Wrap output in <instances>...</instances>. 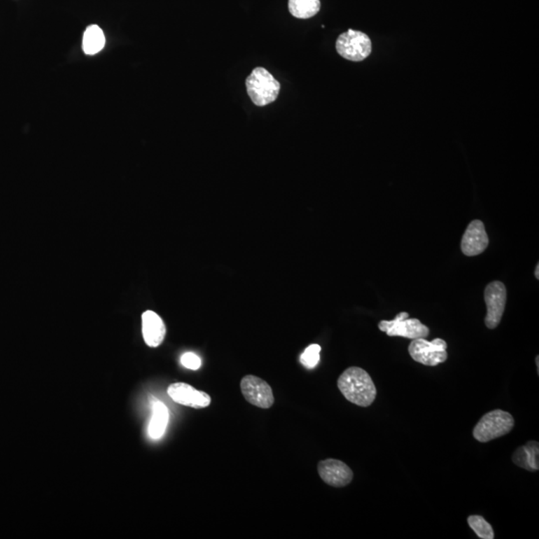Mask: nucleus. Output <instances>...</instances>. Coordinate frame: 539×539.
I'll use <instances>...</instances> for the list:
<instances>
[{
  "label": "nucleus",
  "instance_id": "nucleus-10",
  "mask_svg": "<svg viewBox=\"0 0 539 539\" xmlns=\"http://www.w3.org/2000/svg\"><path fill=\"white\" fill-rule=\"evenodd\" d=\"M167 393L177 404L192 409H205L211 405V397L207 393L196 390L185 383H174L169 386Z\"/></svg>",
  "mask_w": 539,
  "mask_h": 539
},
{
  "label": "nucleus",
  "instance_id": "nucleus-14",
  "mask_svg": "<svg viewBox=\"0 0 539 539\" xmlns=\"http://www.w3.org/2000/svg\"><path fill=\"white\" fill-rule=\"evenodd\" d=\"M168 421L169 412L166 405L161 402H154L148 428L149 437L152 440H159L163 437L167 428Z\"/></svg>",
  "mask_w": 539,
  "mask_h": 539
},
{
  "label": "nucleus",
  "instance_id": "nucleus-21",
  "mask_svg": "<svg viewBox=\"0 0 539 539\" xmlns=\"http://www.w3.org/2000/svg\"><path fill=\"white\" fill-rule=\"evenodd\" d=\"M536 367H538V374H539V357H538V356L536 358Z\"/></svg>",
  "mask_w": 539,
  "mask_h": 539
},
{
  "label": "nucleus",
  "instance_id": "nucleus-4",
  "mask_svg": "<svg viewBox=\"0 0 539 539\" xmlns=\"http://www.w3.org/2000/svg\"><path fill=\"white\" fill-rule=\"evenodd\" d=\"M336 49L344 59L360 62L372 52L371 38L364 32L349 29L337 39Z\"/></svg>",
  "mask_w": 539,
  "mask_h": 539
},
{
  "label": "nucleus",
  "instance_id": "nucleus-17",
  "mask_svg": "<svg viewBox=\"0 0 539 539\" xmlns=\"http://www.w3.org/2000/svg\"><path fill=\"white\" fill-rule=\"evenodd\" d=\"M468 526L475 531V534L482 539H493V528L489 522L480 517V515H470L468 519Z\"/></svg>",
  "mask_w": 539,
  "mask_h": 539
},
{
  "label": "nucleus",
  "instance_id": "nucleus-16",
  "mask_svg": "<svg viewBox=\"0 0 539 539\" xmlns=\"http://www.w3.org/2000/svg\"><path fill=\"white\" fill-rule=\"evenodd\" d=\"M290 13L299 20L314 18L320 11V0H289Z\"/></svg>",
  "mask_w": 539,
  "mask_h": 539
},
{
  "label": "nucleus",
  "instance_id": "nucleus-12",
  "mask_svg": "<svg viewBox=\"0 0 539 539\" xmlns=\"http://www.w3.org/2000/svg\"><path fill=\"white\" fill-rule=\"evenodd\" d=\"M142 334L145 343L150 348H157L163 343L166 336V326L155 312L146 311L143 314Z\"/></svg>",
  "mask_w": 539,
  "mask_h": 539
},
{
  "label": "nucleus",
  "instance_id": "nucleus-1",
  "mask_svg": "<svg viewBox=\"0 0 539 539\" xmlns=\"http://www.w3.org/2000/svg\"><path fill=\"white\" fill-rule=\"evenodd\" d=\"M337 388L346 400L358 407H370L376 400V386L362 368L346 369L337 379Z\"/></svg>",
  "mask_w": 539,
  "mask_h": 539
},
{
  "label": "nucleus",
  "instance_id": "nucleus-5",
  "mask_svg": "<svg viewBox=\"0 0 539 539\" xmlns=\"http://www.w3.org/2000/svg\"><path fill=\"white\" fill-rule=\"evenodd\" d=\"M409 353L414 362L435 367L447 360V344L444 340L435 339L426 341L424 337L412 340L409 346Z\"/></svg>",
  "mask_w": 539,
  "mask_h": 539
},
{
  "label": "nucleus",
  "instance_id": "nucleus-8",
  "mask_svg": "<svg viewBox=\"0 0 539 539\" xmlns=\"http://www.w3.org/2000/svg\"><path fill=\"white\" fill-rule=\"evenodd\" d=\"M484 301L486 304L485 326L489 329L498 328L505 313L506 304V289L503 283L496 281L485 287Z\"/></svg>",
  "mask_w": 539,
  "mask_h": 539
},
{
  "label": "nucleus",
  "instance_id": "nucleus-20",
  "mask_svg": "<svg viewBox=\"0 0 539 539\" xmlns=\"http://www.w3.org/2000/svg\"><path fill=\"white\" fill-rule=\"evenodd\" d=\"M534 275H536V278L539 279V264L536 265V271H534Z\"/></svg>",
  "mask_w": 539,
  "mask_h": 539
},
{
  "label": "nucleus",
  "instance_id": "nucleus-3",
  "mask_svg": "<svg viewBox=\"0 0 539 539\" xmlns=\"http://www.w3.org/2000/svg\"><path fill=\"white\" fill-rule=\"evenodd\" d=\"M514 419L510 412L494 410L487 412L473 428V438L479 442H489L512 431Z\"/></svg>",
  "mask_w": 539,
  "mask_h": 539
},
{
  "label": "nucleus",
  "instance_id": "nucleus-18",
  "mask_svg": "<svg viewBox=\"0 0 539 539\" xmlns=\"http://www.w3.org/2000/svg\"><path fill=\"white\" fill-rule=\"evenodd\" d=\"M321 346L317 344H311L302 354L300 360L308 369H314L320 363Z\"/></svg>",
  "mask_w": 539,
  "mask_h": 539
},
{
  "label": "nucleus",
  "instance_id": "nucleus-19",
  "mask_svg": "<svg viewBox=\"0 0 539 539\" xmlns=\"http://www.w3.org/2000/svg\"><path fill=\"white\" fill-rule=\"evenodd\" d=\"M181 364L184 365L185 368H187V369L196 371V370L200 369L202 363H201V358H199L196 354L190 353L189 351V353H185L184 355L182 356Z\"/></svg>",
  "mask_w": 539,
  "mask_h": 539
},
{
  "label": "nucleus",
  "instance_id": "nucleus-7",
  "mask_svg": "<svg viewBox=\"0 0 539 539\" xmlns=\"http://www.w3.org/2000/svg\"><path fill=\"white\" fill-rule=\"evenodd\" d=\"M243 397L251 405L261 409H270L275 402L273 390L261 377L247 374L240 384Z\"/></svg>",
  "mask_w": 539,
  "mask_h": 539
},
{
  "label": "nucleus",
  "instance_id": "nucleus-6",
  "mask_svg": "<svg viewBox=\"0 0 539 539\" xmlns=\"http://www.w3.org/2000/svg\"><path fill=\"white\" fill-rule=\"evenodd\" d=\"M379 329L386 332L388 337H402L407 339H426L430 335V329L421 323L419 318H410L409 313L402 312L391 321H382Z\"/></svg>",
  "mask_w": 539,
  "mask_h": 539
},
{
  "label": "nucleus",
  "instance_id": "nucleus-13",
  "mask_svg": "<svg viewBox=\"0 0 539 539\" xmlns=\"http://www.w3.org/2000/svg\"><path fill=\"white\" fill-rule=\"evenodd\" d=\"M539 444L536 440L527 442L519 447L512 454V461L515 465L528 470L538 472L539 470Z\"/></svg>",
  "mask_w": 539,
  "mask_h": 539
},
{
  "label": "nucleus",
  "instance_id": "nucleus-11",
  "mask_svg": "<svg viewBox=\"0 0 539 539\" xmlns=\"http://www.w3.org/2000/svg\"><path fill=\"white\" fill-rule=\"evenodd\" d=\"M489 243V236L485 231L484 223L480 220H473L461 239V252L468 257L477 256L484 252Z\"/></svg>",
  "mask_w": 539,
  "mask_h": 539
},
{
  "label": "nucleus",
  "instance_id": "nucleus-2",
  "mask_svg": "<svg viewBox=\"0 0 539 539\" xmlns=\"http://www.w3.org/2000/svg\"><path fill=\"white\" fill-rule=\"evenodd\" d=\"M248 95L256 106L271 104L280 93V82L264 67H256L246 79Z\"/></svg>",
  "mask_w": 539,
  "mask_h": 539
},
{
  "label": "nucleus",
  "instance_id": "nucleus-9",
  "mask_svg": "<svg viewBox=\"0 0 539 539\" xmlns=\"http://www.w3.org/2000/svg\"><path fill=\"white\" fill-rule=\"evenodd\" d=\"M318 472L323 482L334 487L346 486L354 479V472L350 466L339 459L321 461L318 463Z\"/></svg>",
  "mask_w": 539,
  "mask_h": 539
},
{
  "label": "nucleus",
  "instance_id": "nucleus-15",
  "mask_svg": "<svg viewBox=\"0 0 539 539\" xmlns=\"http://www.w3.org/2000/svg\"><path fill=\"white\" fill-rule=\"evenodd\" d=\"M105 46V36L102 28L98 25H90L86 28L83 34L82 49L88 55H94L100 52Z\"/></svg>",
  "mask_w": 539,
  "mask_h": 539
}]
</instances>
